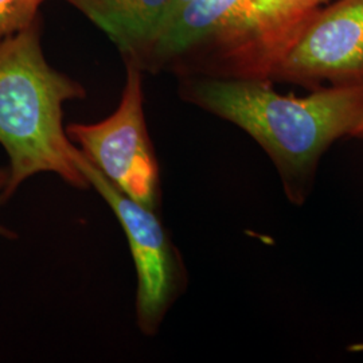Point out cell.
<instances>
[{"label":"cell","instance_id":"cell-8","mask_svg":"<svg viewBox=\"0 0 363 363\" xmlns=\"http://www.w3.org/2000/svg\"><path fill=\"white\" fill-rule=\"evenodd\" d=\"M100 27L124 62L142 69L169 21L174 0H67Z\"/></svg>","mask_w":363,"mask_h":363},{"label":"cell","instance_id":"cell-2","mask_svg":"<svg viewBox=\"0 0 363 363\" xmlns=\"http://www.w3.org/2000/svg\"><path fill=\"white\" fill-rule=\"evenodd\" d=\"M85 97L82 84L48 62L39 19L0 42V144L10 162L0 205L43 172L78 190L91 187L64 127V105Z\"/></svg>","mask_w":363,"mask_h":363},{"label":"cell","instance_id":"cell-4","mask_svg":"<svg viewBox=\"0 0 363 363\" xmlns=\"http://www.w3.org/2000/svg\"><path fill=\"white\" fill-rule=\"evenodd\" d=\"M143 70L125 62V82L116 111L97 123L66 127L70 142L120 191L160 211L162 181L144 113Z\"/></svg>","mask_w":363,"mask_h":363},{"label":"cell","instance_id":"cell-11","mask_svg":"<svg viewBox=\"0 0 363 363\" xmlns=\"http://www.w3.org/2000/svg\"><path fill=\"white\" fill-rule=\"evenodd\" d=\"M186 1H189V0H174V6H172V11L171 13H174V11H177L179 7H181L182 4H184ZM169 13V15H171Z\"/></svg>","mask_w":363,"mask_h":363},{"label":"cell","instance_id":"cell-12","mask_svg":"<svg viewBox=\"0 0 363 363\" xmlns=\"http://www.w3.org/2000/svg\"><path fill=\"white\" fill-rule=\"evenodd\" d=\"M361 132H362V138H363V124H362V130H361Z\"/></svg>","mask_w":363,"mask_h":363},{"label":"cell","instance_id":"cell-7","mask_svg":"<svg viewBox=\"0 0 363 363\" xmlns=\"http://www.w3.org/2000/svg\"><path fill=\"white\" fill-rule=\"evenodd\" d=\"M255 0H189L169 15L142 70L190 73L249 22Z\"/></svg>","mask_w":363,"mask_h":363},{"label":"cell","instance_id":"cell-9","mask_svg":"<svg viewBox=\"0 0 363 363\" xmlns=\"http://www.w3.org/2000/svg\"><path fill=\"white\" fill-rule=\"evenodd\" d=\"M45 0H0V42L15 35L39 19Z\"/></svg>","mask_w":363,"mask_h":363},{"label":"cell","instance_id":"cell-1","mask_svg":"<svg viewBox=\"0 0 363 363\" xmlns=\"http://www.w3.org/2000/svg\"><path fill=\"white\" fill-rule=\"evenodd\" d=\"M182 99L245 130L272 159L288 198L301 203L320 156L337 139L362 138L363 81L323 86L306 97L269 81L183 77Z\"/></svg>","mask_w":363,"mask_h":363},{"label":"cell","instance_id":"cell-10","mask_svg":"<svg viewBox=\"0 0 363 363\" xmlns=\"http://www.w3.org/2000/svg\"><path fill=\"white\" fill-rule=\"evenodd\" d=\"M7 182H9V167H0V199H1L3 193H4ZM0 237H4L6 240H16L18 234L11 230L10 228L3 226L0 223Z\"/></svg>","mask_w":363,"mask_h":363},{"label":"cell","instance_id":"cell-3","mask_svg":"<svg viewBox=\"0 0 363 363\" xmlns=\"http://www.w3.org/2000/svg\"><path fill=\"white\" fill-rule=\"evenodd\" d=\"M73 159L120 222L130 245L138 286L136 325L144 337H156L171 307L186 292L189 274L159 211L120 191L76 147Z\"/></svg>","mask_w":363,"mask_h":363},{"label":"cell","instance_id":"cell-5","mask_svg":"<svg viewBox=\"0 0 363 363\" xmlns=\"http://www.w3.org/2000/svg\"><path fill=\"white\" fill-rule=\"evenodd\" d=\"M277 81L312 91L363 81V0H337L316 13L274 70Z\"/></svg>","mask_w":363,"mask_h":363},{"label":"cell","instance_id":"cell-6","mask_svg":"<svg viewBox=\"0 0 363 363\" xmlns=\"http://www.w3.org/2000/svg\"><path fill=\"white\" fill-rule=\"evenodd\" d=\"M330 0H255L245 27L213 52L198 77L257 79L272 82L303 30Z\"/></svg>","mask_w":363,"mask_h":363}]
</instances>
